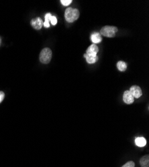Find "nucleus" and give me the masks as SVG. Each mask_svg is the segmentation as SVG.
<instances>
[{"instance_id":"ddd939ff","label":"nucleus","mask_w":149,"mask_h":167,"mask_svg":"<svg viewBox=\"0 0 149 167\" xmlns=\"http://www.w3.org/2000/svg\"><path fill=\"white\" fill-rule=\"evenodd\" d=\"M52 16V15H51V14H50V13H48L45 15V22H44V23H43V26H44L45 27H50V19Z\"/></svg>"},{"instance_id":"f8f14e48","label":"nucleus","mask_w":149,"mask_h":167,"mask_svg":"<svg viewBox=\"0 0 149 167\" xmlns=\"http://www.w3.org/2000/svg\"><path fill=\"white\" fill-rule=\"evenodd\" d=\"M117 68L120 71H124L127 68V63L123 61H119L117 63Z\"/></svg>"},{"instance_id":"6e6552de","label":"nucleus","mask_w":149,"mask_h":167,"mask_svg":"<svg viewBox=\"0 0 149 167\" xmlns=\"http://www.w3.org/2000/svg\"><path fill=\"white\" fill-rule=\"evenodd\" d=\"M91 41L94 43V44L99 43L102 42V40H103L100 34L98 32L93 33L91 36Z\"/></svg>"},{"instance_id":"a211bd4d","label":"nucleus","mask_w":149,"mask_h":167,"mask_svg":"<svg viewBox=\"0 0 149 167\" xmlns=\"http://www.w3.org/2000/svg\"><path fill=\"white\" fill-rule=\"evenodd\" d=\"M1 43H2V39L1 38H0V46H1Z\"/></svg>"},{"instance_id":"2eb2a0df","label":"nucleus","mask_w":149,"mask_h":167,"mask_svg":"<svg viewBox=\"0 0 149 167\" xmlns=\"http://www.w3.org/2000/svg\"><path fill=\"white\" fill-rule=\"evenodd\" d=\"M135 164L134 162L129 161V162H127L125 165H124L122 167H135Z\"/></svg>"},{"instance_id":"4468645a","label":"nucleus","mask_w":149,"mask_h":167,"mask_svg":"<svg viewBox=\"0 0 149 167\" xmlns=\"http://www.w3.org/2000/svg\"><path fill=\"white\" fill-rule=\"evenodd\" d=\"M61 3L64 6H68L72 2V0H61Z\"/></svg>"},{"instance_id":"39448f33","label":"nucleus","mask_w":149,"mask_h":167,"mask_svg":"<svg viewBox=\"0 0 149 167\" xmlns=\"http://www.w3.org/2000/svg\"><path fill=\"white\" fill-rule=\"evenodd\" d=\"M31 26H32L35 30H40L42 26H43V23H44V22H43L42 19L40 18H34L31 20Z\"/></svg>"},{"instance_id":"dca6fc26","label":"nucleus","mask_w":149,"mask_h":167,"mask_svg":"<svg viewBox=\"0 0 149 167\" xmlns=\"http://www.w3.org/2000/svg\"><path fill=\"white\" fill-rule=\"evenodd\" d=\"M50 23H52V24L53 26L56 25V23H57V18L56 17H55V16H52V17H51Z\"/></svg>"},{"instance_id":"9d476101","label":"nucleus","mask_w":149,"mask_h":167,"mask_svg":"<svg viewBox=\"0 0 149 167\" xmlns=\"http://www.w3.org/2000/svg\"><path fill=\"white\" fill-rule=\"evenodd\" d=\"M140 164L141 167H149V156L148 154L140 158Z\"/></svg>"},{"instance_id":"f257e3e1","label":"nucleus","mask_w":149,"mask_h":167,"mask_svg":"<svg viewBox=\"0 0 149 167\" xmlns=\"http://www.w3.org/2000/svg\"><path fill=\"white\" fill-rule=\"evenodd\" d=\"M80 16V11L78 9L72 8V7H68L64 13V17L66 20L69 23H72L75 22Z\"/></svg>"},{"instance_id":"20e7f679","label":"nucleus","mask_w":149,"mask_h":167,"mask_svg":"<svg viewBox=\"0 0 149 167\" xmlns=\"http://www.w3.org/2000/svg\"><path fill=\"white\" fill-rule=\"evenodd\" d=\"M130 92L135 98H139L143 95L142 90L138 86H132L130 88Z\"/></svg>"},{"instance_id":"423d86ee","label":"nucleus","mask_w":149,"mask_h":167,"mask_svg":"<svg viewBox=\"0 0 149 167\" xmlns=\"http://www.w3.org/2000/svg\"><path fill=\"white\" fill-rule=\"evenodd\" d=\"M135 98L133 97L131 93L129 90L125 91L123 94V101L126 103L127 104H131L134 102Z\"/></svg>"},{"instance_id":"f03ea898","label":"nucleus","mask_w":149,"mask_h":167,"mask_svg":"<svg viewBox=\"0 0 149 167\" xmlns=\"http://www.w3.org/2000/svg\"><path fill=\"white\" fill-rule=\"evenodd\" d=\"M118 31V28L115 26H106L100 30V35L107 38H114Z\"/></svg>"},{"instance_id":"7ed1b4c3","label":"nucleus","mask_w":149,"mask_h":167,"mask_svg":"<svg viewBox=\"0 0 149 167\" xmlns=\"http://www.w3.org/2000/svg\"><path fill=\"white\" fill-rule=\"evenodd\" d=\"M52 57V50L48 48V47H46V48L43 49L40 54V60L42 63H44V64L49 63L51 61Z\"/></svg>"},{"instance_id":"9b49d317","label":"nucleus","mask_w":149,"mask_h":167,"mask_svg":"<svg viewBox=\"0 0 149 167\" xmlns=\"http://www.w3.org/2000/svg\"><path fill=\"white\" fill-rule=\"evenodd\" d=\"M135 144L137 146L143 147L147 145V141L143 137H138L135 139Z\"/></svg>"},{"instance_id":"1a4fd4ad","label":"nucleus","mask_w":149,"mask_h":167,"mask_svg":"<svg viewBox=\"0 0 149 167\" xmlns=\"http://www.w3.org/2000/svg\"><path fill=\"white\" fill-rule=\"evenodd\" d=\"M84 57L86 58V62L88 63H95L98 61V59H99L97 55H89L85 54L84 55Z\"/></svg>"},{"instance_id":"0eeeda50","label":"nucleus","mask_w":149,"mask_h":167,"mask_svg":"<svg viewBox=\"0 0 149 167\" xmlns=\"http://www.w3.org/2000/svg\"><path fill=\"white\" fill-rule=\"evenodd\" d=\"M99 52V47L96 44H92L90 46L88 49L86 50V54L89 55H97V53Z\"/></svg>"},{"instance_id":"f3484780","label":"nucleus","mask_w":149,"mask_h":167,"mask_svg":"<svg viewBox=\"0 0 149 167\" xmlns=\"http://www.w3.org/2000/svg\"><path fill=\"white\" fill-rule=\"evenodd\" d=\"M4 97H5L4 92H2V91H0V103H1L3 100Z\"/></svg>"}]
</instances>
